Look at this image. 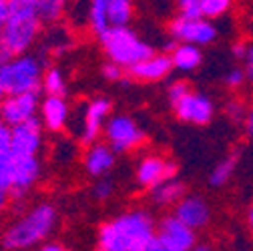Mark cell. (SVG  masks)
<instances>
[{
  "label": "cell",
  "instance_id": "6da1fadb",
  "mask_svg": "<svg viewBox=\"0 0 253 251\" xmlns=\"http://www.w3.org/2000/svg\"><path fill=\"white\" fill-rule=\"evenodd\" d=\"M157 231V221L147 209L125 211L99 227L101 251H147Z\"/></svg>",
  "mask_w": 253,
  "mask_h": 251
},
{
  "label": "cell",
  "instance_id": "7a4b0ae2",
  "mask_svg": "<svg viewBox=\"0 0 253 251\" xmlns=\"http://www.w3.org/2000/svg\"><path fill=\"white\" fill-rule=\"evenodd\" d=\"M58 227V211L52 203L41 201L24 209L0 235V247L8 251H24L41 247L54 235Z\"/></svg>",
  "mask_w": 253,
  "mask_h": 251
},
{
  "label": "cell",
  "instance_id": "3957f363",
  "mask_svg": "<svg viewBox=\"0 0 253 251\" xmlns=\"http://www.w3.org/2000/svg\"><path fill=\"white\" fill-rule=\"evenodd\" d=\"M37 0H8V14L0 30V44L10 54L28 52L42 33Z\"/></svg>",
  "mask_w": 253,
  "mask_h": 251
},
{
  "label": "cell",
  "instance_id": "277c9868",
  "mask_svg": "<svg viewBox=\"0 0 253 251\" xmlns=\"http://www.w3.org/2000/svg\"><path fill=\"white\" fill-rule=\"evenodd\" d=\"M97 39L101 42V48H103L105 56L109 60L117 62V65H121L126 71L155 52L153 46L147 41H143L131 28V24L111 26L109 30H105V33Z\"/></svg>",
  "mask_w": 253,
  "mask_h": 251
},
{
  "label": "cell",
  "instance_id": "5b68a950",
  "mask_svg": "<svg viewBox=\"0 0 253 251\" xmlns=\"http://www.w3.org/2000/svg\"><path fill=\"white\" fill-rule=\"evenodd\" d=\"M44 69L46 65L39 54H33L30 50L20 52L0 65V83H2L6 95L26 90H42Z\"/></svg>",
  "mask_w": 253,
  "mask_h": 251
},
{
  "label": "cell",
  "instance_id": "8992f818",
  "mask_svg": "<svg viewBox=\"0 0 253 251\" xmlns=\"http://www.w3.org/2000/svg\"><path fill=\"white\" fill-rule=\"evenodd\" d=\"M197 245V231L177 215H165L157 223L155 237L147 251H191Z\"/></svg>",
  "mask_w": 253,
  "mask_h": 251
},
{
  "label": "cell",
  "instance_id": "52a82bcc",
  "mask_svg": "<svg viewBox=\"0 0 253 251\" xmlns=\"http://www.w3.org/2000/svg\"><path fill=\"white\" fill-rule=\"evenodd\" d=\"M103 137L117 155L139 149L147 139L143 127L129 115H111L105 123Z\"/></svg>",
  "mask_w": 253,
  "mask_h": 251
},
{
  "label": "cell",
  "instance_id": "ba28073f",
  "mask_svg": "<svg viewBox=\"0 0 253 251\" xmlns=\"http://www.w3.org/2000/svg\"><path fill=\"white\" fill-rule=\"evenodd\" d=\"M167 35L177 42H189L197 46H209L217 41L219 30L213 20L205 16H175L167 24Z\"/></svg>",
  "mask_w": 253,
  "mask_h": 251
},
{
  "label": "cell",
  "instance_id": "9c48e42d",
  "mask_svg": "<svg viewBox=\"0 0 253 251\" xmlns=\"http://www.w3.org/2000/svg\"><path fill=\"white\" fill-rule=\"evenodd\" d=\"M42 177V165L39 155H20L14 153V177L10 189V203L24 205L28 193Z\"/></svg>",
  "mask_w": 253,
  "mask_h": 251
},
{
  "label": "cell",
  "instance_id": "30bf717a",
  "mask_svg": "<svg viewBox=\"0 0 253 251\" xmlns=\"http://www.w3.org/2000/svg\"><path fill=\"white\" fill-rule=\"evenodd\" d=\"M41 90H26L6 95L0 103V117H2L6 127H14L28 119L39 117L41 109Z\"/></svg>",
  "mask_w": 253,
  "mask_h": 251
},
{
  "label": "cell",
  "instance_id": "8fae6325",
  "mask_svg": "<svg viewBox=\"0 0 253 251\" xmlns=\"http://www.w3.org/2000/svg\"><path fill=\"white\" fill-rule=\"evenodd\" d=\"M173 111L181 123L195 125V127H205L215 117V103L205 92H197L191 88L179 103L173 105Z\"/></svg>",
  "mask_w": 253,
  "mask_h": 251
},
{
  "label": "cell",
  "instance_id": "7c38bea8",
  "mask_svg": "<svg viewBox=\"0 0 253 251\" xmlns=\"http://www.w3.org/2000/svg\"><path fill=\"white\" fill-rule=\"evenodd\" d=\"M111 111H113V103L107 97H94L86 103L83 111V129L79 133V141L84 147L101 139L105 123L111 117Z\"/></svg>",
  "mask_w": 253,
  "mask_h": 251
},
{
  "label": "cell",
  "instance_id": "4fadbf2b",
  "mask_svg": "<svg viewBox=\"0 0 253 251\" xmlns=\"http://www.w3.org/2000/svg\"><path fill=\"white\" fill-rule=\"evenodd\" d=\"M44 143V127L39 117L10 127V149L20 155H39Z\"/></svg>",
  "mask_w": 253,
  "mask_h": 251
},
{
  "label": "cell",
  "instance_id": "5bb4252c",
  "mask_svg": "<svg viewBox=\"0 0 253 251\" xmlns=\"http://www.w3.org/2000/svg\"><path fill=\"white\" fill-rule=\"evenodd\" d=\"M175 175H177V165L157 153L141 157L135 169V181L139 187H145V189H151L159 181L167 177H175Z\"/></svg>",
  "mask_w": 253,
  "mask_h": 251
},
{
  "label": "cell",
  "instance_id": "9a60e30c",
  "mask_svg": "<svg viewBox=\"0 0 253 251\" xmlns=\"http://www.w3.org/2000/svg\"><path fill=\"white\" fill-rule=\"evenodd\" d=\"M173 215H177L181 221L195 231L205 229L211 221V205L201 195H183L173 205Z\"/></svg>",
  "mask_w": 253,
  "mask_h": 251
},
{
  "label": "cell",
  "instance_id": "2e32d148",
  "mask_svg": "<svg viewBox=\"0 0 253 251\" xmlns=\"http://www.w3.org/2000/svg\"><path fill=\"white\" fill-rule=\"evenodd\" d=\"M39 119L42 127L50 133H60L67 129L71 121V105L67 97L58 95H44L41 99V109H39Z\"/></svg>",
  "mask_w": 253,
  "mask_h": 251
},
{
  "label": "cell",
  "instance_id": "e0dca14e",
  "mask_svg": "<svg viewBox=\"0 0 253 251\" xmlns=\"http://www.w3.org/2000/svg\"><path fill=\"white\" fill-rule=\"evenodd\" d=\"M117 163V153L111 149V145L105 141H94L90 145H86L84 149V155H83V167H84V173L90 177V179H99V177H105L113 171Z\"/></svg>",
  "mask_w": 253,
  "mask_h": 251
},
{
  "label": "cell",
  "instance_id": "ac0fdd59",
  "mask_svg": "<svg viewBox=\"0 0 253 251\" xmlns=\"http://www.w3.org/2000/svg\"><path fill=\"white\" fill-rule=\"evenodd\" d=\"M126 73L141 83H159L173 73V60L169 52H153L141 62L133 65Z\"/></svg>",
  "mask_w": 253,
  "mask_h": 251
},
{
  "label": "cell",
  "instance_id": "d6986e66",
  "mask_svg": "<svg viewBox=\"0 0 253 251\" xmlns=\"http://www.w3.org/2000/svg\"><path fill=\"white\" fill-rule=\"evenodd\" d=\"M149 199L155 207H173L185 193H187V187L181 179L177 177H167L163 181H159L155 187L149 189Z\"/></svg>",
  "mask_w": 253,
  "mask_h": 251
},
{
  "label": "cell",
  "instance_id": "ffe728a7",
  "mask_svg": "<svg viewBox=\"0 0 253 251\" xmlns=\"http://www.w3.org/2000/svg\"><path fill=\"white\" fill-rule=\"evenodd\" d=\"M173 60V71L179 73H193L203 65V52L201 46L189 44V42H177V46L169 52Z\"/></svg>",
  "mask_w": 253,
  "mask_h": 251
},
{
  "label": "cell",
  "instance_id": "44dd1931",
  "mask_svg": "<svg viewBox=\"0 0 253 251\" xmlns=\"http://www.w3.org/2000/svg\"><path fill=\"white\" fill-rule=\"evenodd\" d=\"M84 18L94 37H101L105 30H109L111 22H109V12H107V0H88Z\"/></svg>",
  "mask_w": 253,
  "mask_h": 251
},
{
  "label": "cell",
  "instance_id": "7402d4cb",
  "mask_svg": "<svg viewBox=\"0 0 253 251\" xmlns=\"http://www.w3.org/2000/svg\"><path fill=\"white\" fill-rule=\"evenodd\" d=\"M107 12L111 26H126L135 16L133 0H107Z\"/></svg>",
  "mask_w": 253,
  "mask_h": 251
},
{
  "label": "cell",
  "instance_id": "603a6c76",
  "mask_svg": "<svg viewBox=\"0 0 253 251\" xmlns=\"http://www.w3.org/2000/svg\"><path fill=\"white\" fill-rule=\"evenodd\" d=\"M71 0H37V10L42 24H56L65 16Z\"/></svg>",
  "mask_w": 253,
  "mask_h": 251
},
{
  "label": "cell",
  "instance_id": "cb8c5ba5",
  "mask_svg": "<svg viewBox=\"0 0 253 251\" xmlns=\"http://www.w3.org/2000/svg\"><path fill=\"white\" fill-rule=\"evenodd\" d=\"M42 92L44 95H58L67 97V77L58 67H48L44 69L42 75Z\"/></svg>",
  "mask_w": 253,
  "mask_h": 251
},
{
  "label": "cell",
  "instance_id": "d4e9b609",
  "mask_svg": "<svg viewBox=\"0 0 253 251\" xmlns=\"http://www.w3.org/2000/svg\"><path fill=\"white\" fill-rule=\"evenodd\" d=\"M237 167V155H227L225 159H221L209 173V185L211 187H223L231 181L233 173Z\"/></svg>",
  "mask_w": 253,
  "mask_h": 251
},
{
  "label": "cell",
  "instance_id": "484cf974",
  "mask_svg": "<svg viewBox=\"0 0 253 251\" xmlns=\"http://www.w3.org/2000/svg\"><path fill=\"white\" fill-rule=\"evenodd\" d=\"M233 6V0H201V16L215 20L225 16Z\"/></svg>",
  "mask_w": 253,
  "mask_h": 251
},
{
  "label": "cell",
  "instance_id": "4316f807",
  "mask_svg": "<svg viewBox=\"0 0 253 251\" xmlns=\"http://www.w3.org/2000/svg\"><path fill=\"white\" fill-rule=\"evenodd\" d=\"M113 193H115V183H113V179H109L107 175L94 179L92 189H90V195H92L94 201H107V199L113 197Z\"/></svg>",
  "mask_w": 253,
  "mask_h": 251
},
{
  "label": "cell",
  "instance_id": "83f0119b",
  "mask_svg": "<svg viewBox=\"0 0 253 251\" xmlns=\"http://www.w3.org/2000/svg\"><path fill=\"white\" fill-rule=\"evenodd\" d=\"M189 90H191V84H189L187 81H173V83L167 86V99H169L171 107H173L175 103H179Z\"/></svg>",
  "mask_w": 253,
  "mask_h": 251
},
{
  "label": "cell",
  "instance_id": "f1b7e54d",
  "mask_svg": "<svg viewBox=\"0 0 253 251\" xmlns=\"http://www.w3.org/2000/svg\"><path fill=\"white\" fill-rule=\"evenodd\" d=\"M125 71H126V69H123L121 65H117V62H113V60H109V58H107L105 65L101 67V75H103V79L109 81V83H121V81L125 79Z\"/></svg>",
  "mask_w": 253,
  "mask_h": 251
},
{
  "label": "cell",
  "instance_id": "f546056e",
  "mask_svg": "<svg viewBox=\"0 0 253 251\" xmlns=\"http://www.w3.org/2000/svg\"><path fill=\"white\" fill-rule=\"evenodd\" d=\"M175 4L183 16H201V0H175Z\"/></svg>",
  "mask_w": 253,
  "mask_h": 251
},
{
  "label": "cell",
  "instance_id": "4dcf8cb0",
  "mask_svg": "<svg viewBox=\"0 0 253 251\" xmlns=\"http://www.w3.org/2000/svg\"><path fill=\"white\" fill-rule=\"evenodd\" d=\"M225 115L233 121V123H239V121H243V117H245V111H247V107L241 103V101H237V99H231V101H227L225 103Z\"/></svg>",
  "mask_w": 253,
  "mask_h": 251
},
{
  "label": "cell",
  "instance_id": "1f68e13d",
  "mask_svg": "<svg viewBox=\"0 0 253 251\" xmlns=\"http://www.w3.org/2000/svg\"><path fill=\"white\" fill-rule=\"evenodd\" d=\"M243 83H247V77H245V71H243V69L233 67L231 71H227V75H225V84H227L229 88L237 90V88L243 86Z\"/></svg>",
  "mask_w": 253,
  "mask_h": 251
},
{
  "label": "cell",
  "instance_id": "d6a6232c",
  "mask_svg": "<svg viewBox=\"0 0 253 251\" xmlns=\"http://www.w3.org/2000/svg\"><path fill=\"white\" fill-rule=\"evenodd\" d=\"M243 71H245L247 83L253 84V44L247 46V52H245V56H243Z\"/></svg>",
  "mask_w": 253,
  "mask_h": 251
},
{
  "label": "cell",
  "instance_id": "836d02e7",
  "mask_svg": "<svg viewBox=\"0 0 253 251\" xmlns=\"http://www.w3.org/2000/svg\"><path fill=\"white\" fill-rule=\"evenodd\" d=\"M243 127H245V133L249 139H253V105L245 111V117H243Z\"/></svg>",
  "mask_w": 253,
  "mask_h": 251
},
{
  "label": "cell",
  "instance_id": "e575fe53",
  "mask_svg": "<svg viewBox=\"0 0 253 251\" xmlns=\"http://www.w3.org/2000/svg\"><path fill=\"white\" fill-rule=\"evenodd\" d=\"M41 249H42V251H65L67 247L62 245L60 241H54V239H46V241L41 245Z\"/></svg>",
  "mask_w": 253,
  "mask_h": 251
},
{
  "label": "cell",
  "instance_id": "d590c367",
  "mask_svg": "<svg viewBox=\"0 0 253 251\" xmlns=\"http://www.w3.org/2000/svg\"><path fill=\"white\" fill-rule=\"evenodd\" d=\"M10 207V191L0 187V213H4Z\"/></svg>",
  "mask_w": 253,
  "mask_h": 251
},
{
  "label": "cell",
  "instance_id": "8d00e7d4",
  "mask_svg": "<svg viewBox=\"0 0 253 251\" xmlns=\"http://www.w3.org/2000/svg\"><path fill=\"white\" fill-rule=\"evenodd\" d=\"M247 46H249V44H245V42H235V44L231 46L233 56H235L237 60H243V56H245V52H247Z\"/></svg>",
  "mask_w": 253,
  "mask_h": 251
},
{
  "label": "cell",
  "instance_id": "74e56055",
  "mask_svg": "<svg viewBox=\"0 0 253 251\" xmlns=\"http://www.w3.org/2000/svg\"><path fill=\"white\" fill-rule=\"evenodd\" d=\"M10 147V127H4L0 131V151H4Z\"/></svg>",
  "mask_w": 253,
  "mask_h": 251
},
{
  "label": "cell",
  "instance_id": "f35d334b",
  "mask_svg": "<svg viewBox=\"0 0 253 251\" xmlns=\"http://www.w3.org/2000/svg\"><path fill=\"white\" fill-rule=\"evenodd\" d=\"M6 14H8V0H0V30H2Z\"/></svg>",
  "mask_w": 253,
  "mask_h": 251
},
{
  "label": "cell",
  "instance_id": "ab89813d",
  "mask_svg": "<svg viewBox=\"0 0 253 251\" xmlns=\"http://www.w3.org/2000/svg\"><path fill=\"white\" fill-rule=\"evenodd\" d=\"M247 227H249V231L253 233V203H251V207H249V211H247Z\"/></svg>",
  "mask_w": 253,
  "mask_h": 251
},
{
  "label": "cell",
  "instance_id": "60d3db41",
  "mask_svg": "<svg viewBox=\"0 0 253 251\" xmlns=\"http://www.w3.org/2000/svg\"><path fill=\"white\" fill-rule=\"evenodd\" d=\"M6 97V90H4V86H2V83H0V103H2V99Z\"/></svg>",
  "mask_w": 253,
  "mask_h": 251
},
{
  "label": "cell",
  "instance_id": "b9f144b4",
  "mask_svg": "<svg viewBox=\"0 0 253 251\" xmlns=\"http://www.w3.org/2000/svg\"><path fill=\"white\" fill-rule=\"evenodd\" d=\"M6 127V125H4V121H2V117H0V131H2Z\"/></svg>",
  "mask_w": 253,
  "mask_h": 251
}]
</instances>
